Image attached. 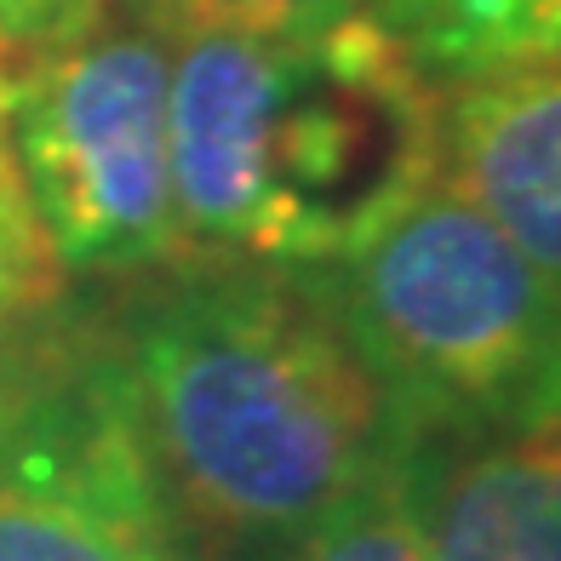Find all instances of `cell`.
I'll return each mask as SVG.
<instances>
[{
  "mask_svg": "<svg viewBox=\"0 0 561 561\" xmlns=\"http://www.w3.org/2000/svg\"><path fill=\"white\" fill-rule=\"evenodd\" d=\"M436 178L561 293V53L447 81Z\"/></svg>",
  "mask_w": 561,
  "mask_h": 561,
  "instance_id": "cell-7",
  "label": "cell"
},
{
  "mask_svg": "<svg viewBox=\"0 0 561 561\" xmlns=\"http://www.w3.org/2000/svg\"><path fill=\"white\" fill-rule=\"evenodd\" d=\"M167 41L178 35H304L367 12V0H121Z\"/></svg>",
  "mask_w": 561,
  "mask_h": 561,
  "instance_id": "cell-10",
  "label": "cell"
},
{
  "mask_svg": "<svg viewBox=\"0 0 561 561\" xmlns=\"http://www.w3.org/2000/svg\"><path fill=\"white\" fill-rule=\"evenodd\" d=\"M270 561H430L419 493L407 465L385 476L378 488H367L362 499L339 504L333 516L287 533Z\"/></svg>",
  "mask_w": 561,
  "mask_h": 561,
  "instance_id": "cell-9",
  "label": "cell"
},
{
  "mask_svg": "<svg viewBox=\"0 0 561 561\" xmlns=\"http://www.w3.org/2000/svg\"><path fill=\"white\" fill-rule=\"evenodd\" d=\"M430 81H470L561 53V0H367Z\"/></svg>",
  "mask_w": 561,
  "mask_h": 561,
  "instance_id": "cell-8",
  "label": "cell"
},
{
  "mask_svg": "<svg viewBox=\"0 0 561 561\" xmlns=\"http://www.w3.org/2000/svg\"><path fill=\"white\" fill-rule=\"evenodd\" d=\"M310 275L413 436L499 419L561 385V293L442 178Z\"/></svg>",
  "mask_w": 561,
  "mask_h": 561,
  "instance_id": "cell-3",
  "label": "cell"
},
{
  "mask_svg": "<svg viewBox=\"0 0 561 561\" xmlns=\"http://www.w3.org/2000/svg\"><path fill=\"white\" fill-rule=\"evenodd\" d=\"M110 316L64 298L0 339V561H195Z\"/></svg>",
  "mask_w": 561,
  "mask_h": 561,
  "instance_id": "cell-5",
  "label": "cell"
},
{
  "mask_svg": "<svg viewBox=\"0 0 561 561\" xmlns=\"http://www.w3.org/2000/svg\"><path fill=\"white\" fill-rule=\"evenodd\" d=\"M0 133H7V126H0Z\"/></svg>",
  "mask_w": 561,
  "mask_h": 561,
  "instance_id": "cell-13",
  "label": "cell"
},
{
  "mask_svg": "<svg viewBox=\"0 0 561 561\" xmlns=\"http://www.w3.org/2000/svg\"><path fill=\"white\" fill-rule=\"evenodd\" d=\"M436 92L373 7L304 35H178L167 156L190 259L339 264L436 178Z\"/></svg>",
  "mask_w": 561,
  "mask_h": 561,
  "instance_id": "cell-2",
  "label": "cell"
},
{
  "mask_svg": "<svg viewBox=\"0 0 561 561\" xmlns=\"http://www.w3.org/2000/svg\"><path fill=\"white\" fill-rule=\"evenodd\" d=\"M110 327L201 527L287 539L407 465L413 430L310 270L184 259L138 275Z\"/></svg>",
  "mask_w": 561,
  "mask_h": 561,
  "instance_id": "cell-1",
  "label": "cell"
},
{
  "mask_svg": "<svg viewBox=\"0 0 561 561\" xmlns=\"http://www.w3.org/2000/svg\"><path fill=\"white\" fill-rule=\"evenodd\" d=\"M98 7L104 0H0V81H7L12 64H23L41 46H53Z\"/></svg>",
  "mask_w": 561,
  "mask_h": 561,
  "instance_id": "cell-12",
  "label": "cell"
},
{
  "mask_svg": "<svg viewBox=\"0 0 561 561\" xmlns=\"http://www.w3.org/2000/svg\"><path fill=\"white\" fill-rule=\"evenodd\" d=\"M430 561H561V385L499 419L413 436Z\"/></svg>",
  "mask_w": 561,
  "mask_h": 561,
  "instance_id": "cell-6",
  "label": "cell"
},
{
  "mask_svg": "<svg viewBox=\"0 0 561 561\" xmlns=\"http://www.w3.org/2000/svg\"><path fill=\"white\" fill-rule=\"evenodd\" d=\"M172 41L121 0L0 81V126L58 275L138 280L190 259L167 156Z\"/></svg>",
  "mask_w": 561,
  "mask_h": 561,
  "instance_id": "cell-4",
  "label": "cell"
},
{
  "mask_svg": "<svg viewBox=\"0 0 561 561\" xmlns=\"http://www.w3.org/2000/svg\"><path fill=\"white\" fill-rule=\"evenodd\" d=\"M58 287H64V275L53 264V252H46V236L30 213V201H23L7 133H0V339L23 316H35L41 304H53Z\"/></svg>",
  "mask_w": 561,
  "mask_h": 561,
  "instance_id": "cell-11",
  "label": "cell"
}]
</instances>
